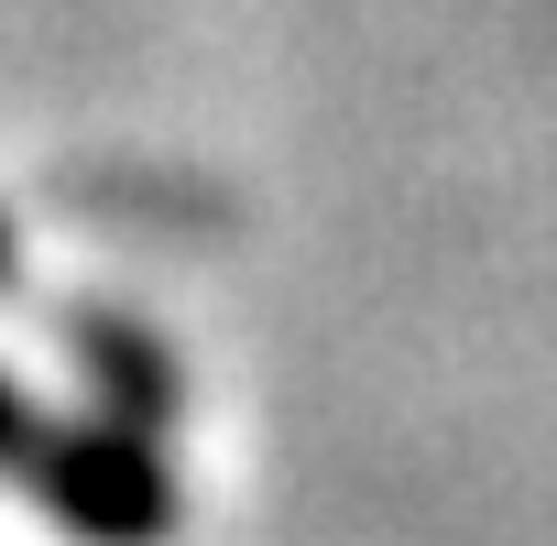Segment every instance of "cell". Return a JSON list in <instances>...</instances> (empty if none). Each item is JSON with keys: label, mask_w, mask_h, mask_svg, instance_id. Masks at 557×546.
<instances>
[{"label": "cell", "mask_w": 557, "mask_h": 546, "mask_svg": "<svg viewBox=\"0 0 557 546\" xmlns=\"http://www.w3.org/2000/svg\"><path fill=\"white\" fill-rule=\"evenodd\" d=\"M34 437H45V415L23 405V383L0 372V459H34Z\"/></svg>", "instance_id": "3"}, {"label": "cell", "mask_w": 557, "mask_h": 546, "mask_svg": "<svg viewBox=\"0 0 557 546\" xmlns=\"http://www.w3.org/2000/svg\"><path fill=\"white\" fill-rule=\"evenodd\" d=\"M77 361L99 372V415H110V426L164 437V415H175V372H164V350H153V339H132V328L88 318V328H77Z\"/></svg>", "instance_id": "2"}, {"label": "cell", "mask_w": 557, "mask_h": 546, "mask_svg": "<svg viewBox=\"0 0 557 546\" xmlns=\"http://www.w3.org/2000/svg\"><path fill=\"white\" fill-rule=\"evenodd\" d=\"M23 470H34L45 513L88 546H164L175 535V481L143 426H45Z\"/></svg>", "instance_id": "1"}, {"label": "cell", "mask_w": 557, "mask_h": 546, "mask_svg": "<svg viewBox=\"0 0 557 546\" xmlns=\"http://www.w3.org/2000/svg\"><path fill=\"white\" fill-rule=\"evenodd\" d=\"M0 273H12V240H0Z\"/></svg>", "instance_id": "4"}]
</instances>
